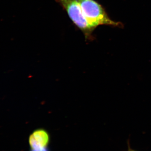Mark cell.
I'll return each mask as SVG.
<instances>
[{
	"instance_id": "1",
	"label": "cell",
	"mask_w": 151,
	"mask_h": 151,
	"mask_svg": "<svg viewBox=\"0 0 151 151\" xmlns=\"http://www.w3.org/2000/svg\"><path fill=\"white\" fill-rule=\"evenodd\" d=\"M84 17L90 26L95 29L100 25L122 27V24L114 21L108 16L103 6L94 0H77Z\"/></svg>"
},
{
	"instance_id": "2",
	"label": "cell",
	"mask_w": 151,
	"mask_h": 151,
	"mask_svg": "<svg viewBox=\"0 0 151 151\" xmlns=\"http://www.w3.org/2000/svg\"><path fill=\"white\" fill-rule=\"evenodd\" d=\"M66 11L73 23L82 32L86 40H92L94 30L86 20L77 0H55Z\"/></svg>"
},
{
	"instance_id": "3",
	"label": "cell",
	"mask_w": 151,
	"mask_h": 151,
	"mask_svg": "<svg viewBox=\"0 0 151 151\" xmlns=\"http://www.w3.org/2000/svg\"><path fill=\"white\" fill-rule=\"evenodd\" d=\"M50 141V136L46 130L37 129L31 134L29 142L32 149L46 148Z\"/></svg>"
},
{
	"instance_id": "4",
	"label": "cell",
	"mask_w": 151,
	"mask_h": 151,
	"mask_svg": "<svg viewBox=\"0 0 151 151\" xmlns=\"http://www.w3.org/2000/svg\"><path fill=\"white\" fill-rule=\"evenodd\" d=\"M46 148L39 149H32L31 151H48Z\"/></svg>"
},
{
	"instance_id": "5",
	"label": "cell",
	"mask_w": 151,
	"mask_h": 151,
	"mask_svg": "<svg viewBox=\"0 0 151 151\" xmlns=\"http://www.w3.org/2000/svg\"><path fill=\"white\" fill-rule=\"evenodd\" d=\"M136 151L134 150H132V149H131L130 147L129 144V148H128V151Z\"/></svg>"
}]
</instances>
